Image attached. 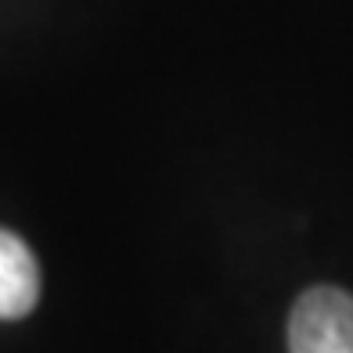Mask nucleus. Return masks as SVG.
Instances as JSON below:
<instances>
[{"label":"nucleus","mask_w":353,"mask_h":353,"mask_svg":"<svg viewBox=\"0 0 353 353\" xmlns=\"http://www.w3.org/2000/svg\"><path fill=\"white\" fill-rule=\"evenodd\" d=\"M288 353H353V296L332 285L307 288L288 314Z\"/></svg>","instance_id":"obj_1"},{"label":"nucleus","mask_w":353,"mask_h":353,"mask_svg":"<svg viewBox=\"0 0 353 353\" xmlns=\"http://www.w3.org/2000/svg\"><path fill=\"white\" fill-rule=\"evenodd\" d=\"M40 299L37 256L19 234L0 228V321H19Z\"/></svg>","instance_id":"obj_2"}]
</instances>
